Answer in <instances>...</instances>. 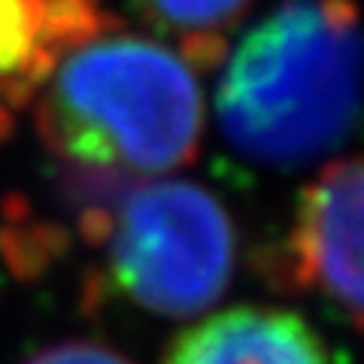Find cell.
<instances>
[{"label":"cell","mask_w":364,"mask_h":364,"mask_svg":"<svg viewBox=\"0 0 364 364\" xmlns=\"http://www.w3.org/2000/svg\"><path fill=\"white\" fill-rule=\"evenodd\" d=\"M358 67L352 0H282L225 58L215 91L222 136L264 167L325 158L355 131Z\"/></svg>","instance_id":"6da1fadb"},{"label":"cell","mask_w":364,"mask_h":364,"mask_svg":"<svg viewBox=\"0 0 364 364\" xmlns=\"http://www.w3.org/2000/svg\"><path fill=\"white\" fill-rule=\"evenodd\" d=\"M43 85L40 128L79 170L158 176L198 152L203 97L173 46L107 28L67 49Z\"/></svg>","instance_id":"7a4b0ae2"},{"label":"cell","mask_w":364,"mask_h":364,"mask_svg":"<svg viewBox=\"0 0 364 364\" xmlns=\"http://www.w3.org/2000/svg\"><path fill=\"white\" fill-rule=\"evenodd\" d=\"M234 270V228L207 188L149 182L124 200L109 273L124 298L155 316H195L219 298Z\"/></svg>","instance_id":"3957f363"},{"label":"cell","mask_w":364,"mask_h":364,"mask_svg":"<svg viewBox=\"0 0 364 364\" xmlns=\"http://www.w3.org/2000/svg\"><path fill=\"white\" fill-rule=\"evenodd\" d=\"M291 261L306 289L337 306L343 318L361 316V167L355 158L318 173L294 207Z\"/></svg>","instance_id":"277c9868"},{"label":"cell","mask_w":364,"mask_h":364,"mask_svg":"<svg viewBox=\"0 0 364 364\" xmlns=\"http://www.w3.org/2000/svg\"><path fill=\"white\" fill-rule=\"evenodd\" d=\"M107 28L100 0H0V124L67 49Z\"/></svg>","instance_id":"5b68a950"},{"label":"cell","mask_w":364,"mask_h":364,"mask_svg":"<svg viewBox=\"0 0 364 364\" xmlns=\"http://www.w3.org/2000/svg\"><path fill=\"white\" fill-rule=\"evenodd\" d=\"M164 364H340L301 316L273 306H234L182 334Z\"/></svg>","instance_id":"8992f818"},{"label":"cell","mask_w":364,"mask_h":364,"mask_svg":"<svg viewBox=\"0 0 364 364\" xmlns=\"http://www.w3.org/2000/svg\"><path fill=\"white\" fill-rule=\"evenodd\" d=\"M143 21L176 46L191 64H213L225 55L231 31L252 0H128Z\"/></svg>","instance_id":"52a82bcc"},{"label":"cell","mask_w":364,"mask_h":364,"mask_svg":"<svg viewBox=\"0 0 364 364\" xmlns=\"http://www.w3.org/2000/svg\"><path fill=\"white\" fill-rule=\"evenodd\" d=\"M28 364H131L119 352L95 343H61L33 355Z\"/></svg>","instance_id":"ba28073f"}]
</instances>
